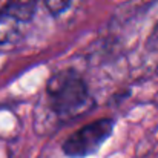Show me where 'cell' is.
<instances>
[{
  "instance_id": "cell-5",
  "label": "cell",
  "mask_w": 158,
  "mask_h": 158,
  "mask_svg": "<svg viewBox=\"0 0 158 158\" xmlns=\"http://www.w3.org/2000/svg\"><path fill=\"white\" fill-rule=\"evenodd\" d=\"M43 2H45V6L48 8V11L52 14L63 12L71 3V0H43Z\"/></svg>"
},
{
  "instance_id": "cell-4",
  "label": "cell",
  "mask_w": 158,
  "mask_h": 158,
  "mask_svg": "<svg viewBox=\"0 0 158 158\" xmlns=\"http://www.w3.org/2000/svg\"><path fill=\"white\" fill-rule=\"evenodd\" d=\"M6 8L22 22H29L34 15L35 0H9V5Z\"/></svg>"
},
{
  "instance_id": "cell-2",
  "label": "cell",
  "mask_w": 158,
  "mask_h": 158,
  "mask_svg": "<svg viewBox=\"0 0 158 158\" xmlns=\"http://www.w3.org/2000/svg\"><path fill=\"white\" fill-rule=\"evenodd\" d=\"M114 121L109 118H102L80 127L63 143L64 155L71 158H85L95 154L110 137Z\"/></svg>"
},
{
  "instance_id": "cell-1",
  "label": "cell",
  "mask_w": 158,
  "mask_h": 158,
  "mask_svg": "<svg viewBox=\"0 0 158 158\" xmlns=\"http://www.w3.org/2000/svg\"><path fill=\"white\" fill-rule=\"evenodd\" d=\"M49 105L58 115L72 117L81 114L91 105V97L83 78L71 71H60L52 75L46 85Z\"/></svg>"
},
{
  "instance_id": "cell-3",
  "label": "cell",
  "mask_w": 158,
  "mask_h": 158,
  "mask_svg": "<svg viewBox=\"0 0 158 158\" xmlns=\"http://www.w3.org/2000/svg\"><path fill=\"white\" fill-rule=\"evenodd\" d=\"M22 22L19 17H15L8 8L0 11V43H9L17 40V37L22 34Z\"/></svg>"
},
{
  "instance_id": "cell-6",
  "label": "cell",
  "mask_w": 158,
  "mask_h": 158,
  "mask_svg": "<svg viewBox=\"0 0 158 158\" xmlns=\"http://www.w3.org/2000/svg\"><path fill=\"white\" fill-rule=\"evenodd\" d=\"M148 49H149V51H158V23L155 25L154 31H152L151 35H149V40H148Z\"/></svg>"
}]
</instances>
